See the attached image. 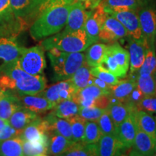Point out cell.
Instances as JSON below:
<instances>
[{
    "mask_svg": "<svg viewBox=\"0 0 156 156\" xmlns=\"http://www.w3.org/2000/svg\"><path fill=\"white\" fill-rule=\"evenodd\" d=\"M73 3H57L43 11L30 27V34L36 41H40L60 32L65 27L68 14Z\"/></svg>",
    "mask_w": 156,
    "mask_h": 156,
    "instance_id": "cell-1",
    "label": "cell"
},
{
    "mask_svg": "<svg viewBox=\"0 0 156 156\" xmlns=\"http://www.w3.org/2000/svg\"><path fill=\"white\" fill-rule=\"evenodd\" d=\"M93 44L94 43L87 36L85 28H83L74 32H58L44 39L41 46L46 51L56 48L66 52H82Z\"/></svg>",
    "mask_w": 156,
    "mask_h": 156,
    "instance_id": "cell-2",
    "label": "cell"
},
{
    "mask_svg": "<svg viewBox=\"0 0 156 156\" xmlns=\"http://www.w3.org/2000/svg\"><path fill=\"white\" fill-rule=\"evenodd\" d=\"M47 54L54 70V82L70 79L85 62V56L83 51L66 52L52 48L48 51Z\"/></svg>",
    "mask_w": 156,
    "mask_h": 156,
    "instance_id": "cell-3",
    "label": "cell"
},
{
    "mask_svg": "<svg viewBox=\"0 0 156 156\" xmlns=\"http://www.w3.org/2000/svg\"><path fill=\"white\" fill-rule=\"evenodd\" d=\"M2 72L13 80L17 95H36L46 88V80L44 76L27 73L20 67L18 59L6 66Z\"/></svg>",
    "mask_w": 156,
    "mask_h": 156,
    "instance_id": "cell-4",
    "label": "cell"
},
{
    "mask_svg": "<svg viewBox=\"0 0 156 156\" xmlns=\"http://www.w3.org/2000/svg\"><path fill=\"white\" fill-rule=\"evenodd\" d=\"M74 3V0H10L13 12L24 29L31 25L43 11L57 3Z\"/></svg>",
    "mask_w": 156,
    "mask_h": 156,
    "instance_id": "cell-5",
    "label": "cell"
},
{
    "mask_svg": "<svg viewBox=\"0 0 156 156\" xmlns=\"http://www.w3.org/2000/svg\"><path fill=\"white\" fill-rule=\"evenodd\" d=\"M129 54L118 43L108 45L105 57L101 66L118 77H125L129 67Z\"/></svg>",
    "mask_w": 156,
    "mask_h": 156,
    "instance_id": "cell-6",
    "label": "cell"
},
{
    "mask_svg": "<svg viewBox=\"0 0 156 156\" xmlns=\"http://www.w3.org/2000/svg\"><path fill=\"white\" fill-rule=\"evenodd\" d=\"M19 65L30 75H43L46 67L44 49L41 46L23 48L18 58Z\"/></svg>",
    "mask_w": 156,
    "mask_h": 156,
    "instance_id": "cell-7",
    "label": "cell"
},
{
    "mask_svg": "<svg viewBox=\"0 0 156 156\" xmlns=\"http://www.w3.org/2000/svg\"><path fill=\"white\" fill-rule=\"evenodd\" d=\"M138 17L144 38L149 46H155L156 36V7L151 1H143L138 7Z\"/></svg>",
    "mask_w": 156,
    "mask_h": 156,
    "instance_id": "cell-8",
    "label": "cell"
},
{
    "mask_svg": "<svg viewBox=\"0 0 156 156\" xmlns=\"http://www.w3.org/2000/svg\"><path fill=\"white\" fill-rule=\"evenodd\" d=\"M24 30L13 12L10 0H0V38L17 37Z\"/></svg>",
    "mask_w": 156,
    "mask_h": 156,
    "instance_id": "cell-9",
    "label": "cell"
},
{
    "mask_svg": "<svg viewBox=\"0 0 156 156\" xmlns=\"http://www.w3.org/2000/svg\"><path fill=\"white\" fill-rule=\"evenodd\" d=\"M77 91L71 80L68 79L57 82L54 85L44 89L42 92L39 93V94L56 105L63 101L73 99Z\"/></svg>",
    "mask_w": 156,
    "mask_h": 156,
    "instance_id": "cell-10",
    "label": "cell"
},
{
    "mask_svg": "<svg viewBox=\"0 0 156 156\" xmlns=\"http://www.w3.org/2000/svg\"><path fill=\"white\" fill-rule=\"evenodd\" d=\"M118 20L125 28L128 36L136 41H144L139 17L136 11H123L109 14Z\"/></svg>",
    "mask_w": 156,
    "mask_h": 156,
    "instance_id": "cell-11",
    "label": "cell"
},
{
    "mask_svg": "<svg viewBox=\"0 0 156 156\" xmlns=\"http://www.w3.org/2000/svg\"><path fill=\"white\" fill-rule=\"evenodd\" d=\"M128 36L125 28L114 17L108 15L101 25L99 40L104 43H114Z\"/></svg>",
    "mask_w": 156,
    "mask_h": 156,
    "instance_id": "cell-12",
    "label": "cell"
},
{
    "mask_svg": "<svg viewBox=\"0 0 156 156\" xmlns=\"http://www.w3.org/2000/svg\"><path fill=\"white\" fill-rule=\"evenodd\" d=\"M48 133L49 127L47 121L38 116L23 130L20 136L25 141L48 143Z\"/></svg>",
    "mask_w": 156,
    "mask_h": 156,
    "instance_id": "cell-13",
    "label": "cell"
},
{
    "mask_svg": "<svg viewBox=\"0 0 156 156\" xmlns=\"http://www.w3.org/2000/svg\"><path fill=\"white\" fill-rule=\"evenodd\" d=\"M23 48L17 41L16 37L0 38V72L9 64L18 59Z\"/></svg>",
    "mask_w": 156,
    "mask_h": 156,
    "instance_id": "cell-14",
    "label": "cell"
},
{
    "mask_svg": "<svg viewBox=\"0 0 156 156\" xmlns=\"http://www.w3.org/2000/svg\"><path fill=\"white\" fill-rule=\"evenodd\" d=\"M92 9H87L83 3L75 2L71 5L63 32H74L84 28Z\"/></svg>",
    "mask_w": 156,
    "mask_h": 156,
    "instance_id": "cell-15",
    "label": "cell"
},
{
    "mask_svg": "<svg viewBox=\"0 0 156 156\" xmlns=\"http://www.w3.org/2000/svg\"><path fill=\"white\" fill-rule=\"evenodd\" d=\"M108 15V14L104 10L101 4L91 10L84 28L87 36L93 43H96L99 41L101 27Z\"/></svg>",
    "mask_w": 156,
    "mask_h": 156,
    "instance_id": "cell-16",
    "label": "cell"
},
{
    "mask_svg": "<svg viewBox=\"0 0 156 156\" xmlns=\"http://www.w3.org/2000/svg\"><path fill=\"white\" fill-rule=\"evenodd\" d=\"M109 94L110 91L101 89L95 85H90L79 90L73 97V100L81 107L96 106L99 98Z\"/></svg>",
    "mask_w": 156,
    "mask_h": 156,
    "instance_id": "cell-17",
    "label": "cell"
},
{
    "mask_svg": "<svg viewBox=\"0 0 156 156\" xmlns=\"http://www.w3.org/2000/svg\"><path fill=\"white\" fill-rule=\"evenodd\" d=\"M149 45L146 39L144 41H136L131 38L129 46V54L130 73L133 74L142 67L147 54Z\"/></svg>",
    "mask_w": 156,
    "mask_h": 156,
    "instance_id": "cell-18",
    "label": "cell"
},
{
    "mask_svg": "<svg viewBox=\"0 0 156 156\" xmlns=\"http://www.w3.org/2000/svg\"><path fill=\"white\" fill-rule=\"evenodd\" d=\"M138 110V109H137ZM134 112H132L124 122L116 127V134L119 140L126 148H131L134 144L136 132V124Z\"/></svg>",
    "mask_w": 156,
    "mask_h": 156,
    "instance_id": "cell-19",
    "label": "cell"
},
{
    "mask_svg": "<svg viewBox=\"0 0 156 156\" xmlns=\"http://www.w3.org/2000/svg\"><path fill=\"white\" fill-rule=\"evenodd\" d=\"M155 142L148 134L136 126V132L132 151L129 155H153L155 152Z\"/></svg>",
    "mask_w": 156,
    "mask_h": 156,
    "instance_id": "cell-20",
    "label": "cell"
},
{
    "mask_svg": "<svg viewBox=\"0 0 156 156\" xmlns=\"http://www.w3.org/2000/svg\"><path fill=\"white\" fill-rule=\"evenodd\" d=\"M20 99L23 106L36 114H42L51 110L56 104L39 93L36 95H17Z\"/></svg>",
    "mask_w": 156,
    "mask_h": 156,
    "instance_id": "cell-21",
    "label": "cell"
},
{
    "mask_svg": "<svg viewBox=\"0 0 156 156\" xmlns=\"http://www.w3.org/2000/svg\"><path fill=\"white\" fill-rule=\"evenodd\" d=\"M98 155L113 156L120 155L122 150L126 149L116 135L103 134L97 142Z\"/></svg>",
    "mask_w": 156,
    "mask_h": 156,
    "instance_id": "cell-22",
    "label": "cell"
},
{
    "mask_svg": "<svg viewBox=\"0 0 156 156\" xmlns=\"http://www.w3.org/2000/svg\"><path fill=\"white\" fill-rule=\"evenodd\" d=\"M108 109L113 122L117 127L132 112L137 110V108L129 103L120 102L113 98H110V103Z\"/></svg>",
    "mask_w": 156,
    "mask_h": 156,
    "instance_id": "cell-23",
    "label": "cell"
},
{
    "mask_svg": "<svg viewBox=\"0 0 156 156\" xmlns=\"http://www.w3.org/2000/svg\"><path fill=\"white\" fill-rule=\"evenodd\" d=\"M44 119L47 121L48 124L49 133L54 132V133L59 134L67 139L73 141L72 127L69 120L59 118L52 113H50L47 116H45Z\"/></svg>",
    "mask_w": 156,
    "mask_h": 156,
    "instance_id": "cell-24",
    "label": "cell"
},
{
    "mask_svg": "<svg viewBox=\"0 0 156 156\" xmlns=\"http://www.w3.org/2000/svg\"><path fill=\"white\" fill-rule=\"evenodd\" d=\"M23 104L17 95L6 93L0 100V118L8 120L16 111L22 108Z\"/></svg>",
    "mask_w": 156,
    "mask_h": 156,
    "instance_id": "cell-25",
    "label": "cell"
},
{
    "mask_svg": "<svg viewBox=\"0 0 156 156\" xmlns=\"http://www.w3.org/2000/svg\"><path fill=\"white\" fill-rule=\"evenodd\" d=\"M108 14L123 11H136L139 0H103L100 3Z\"/></svg>",
    "mask_w": 156,
    "mask_h": 156,
    "instance_id": "cell-26",
    "label": "cell"
},
{
    "mask_svg": "<svg viewBox=\"0 0 156 156\" xmlns=\"http://www.w3.org/2000/svg\"><path fill=\"white\" fill-rule=\"evenodd\" d=\"M136 126L148 134L156 143V121L147 112L136 110L134 112Z\"/></svg>",
    "mask_w": 156,
    "mask_h": 156,
    "instance_id": "cell-27",
    "label": "cell"
},
{
    "mask_svg": "<svg viewBox=\"0 0 156 156\" xmlns=\"http://www.w3.org/2000/svg\"><path fill=\"white\" fill-rule=\"evenodd\" d=\"M73 143L61 134L51 132L48 134V155H62Z\"/></svg>",
    "mask_w": 156,
    "mask_h": 156,
    "instance_id": "cell-28",
    "label": "cell"
},
{
    "mask_svg": "<svg viewBox=\"0 0 156 156\" xmlns=\"http://www.w3.org/2000/svg\"><path fill=\"white\" fill-rule=\"evenodd\" d=\"M38 117V114L25 107H22L12 115L9 119V123L14 128L23 131L31 122Z\"/></svg>",
    "mask_w": 156,
    "mask_h": 156,
    "instance_id": "cell-29",
    "label": "cell"
},
{
    "mask_svg": "<svg viewBox=\"0 0 156 156\" xmlns=\"http://www.w3.org/2000/svg\"><path fill=\"white\" fill-rule=\"evenodd\" d=\"M135 79H129L119 81L115 85H113L110 90V96L120 102H126L129 96L136 86Z\"/></svg>",
    "mask_w": 156,
    "mask_h": 156,
    "instance_id": "cell-30",
    "label": "cell"
},
{
    "mask_svg": "<svg viewBox=\"0 0 156 156\" xmlns=\"http://www.w3.org/2000/svg\"><path fill=\"white\" fill-rule=\"evenodd\" d=\"M108 45L94 43L86 49L85 54V62L91 67H98L102 64L103 58L106 55Z\"/></svg>",
    "mask_w": 156,
    "mask_h": 156,
    "instance_id": "cell-31",
    "label": "cell"
},
{
    "mask_svg": "<svg viewBox=\"0 0 156 156\" xmlns=\"http://www.w3.org/2000/svg\"><path fill=\"white\" fill-rule=\"evenodd\" d=\"M79 109V105L73 99H70L57 103L54 108H52V112L51 113L59 118L68 120L78 115Z\"/></svg>",
    "mask_w": 156,
    "mask_h": 156,
    "instance_id": "cell-32",
    "label": "cell"
},
{
    "mask_svg": "<svg viewBox=\"0 0 156 156\" xmlns=\"http://www.w3.org/2000/svg\"><path fill=\"white\" fill-rule=\"evenodd\" d=\"M23 140L20 136L0 142V156H23Z\"/></svg>",
    "mask_w": 156,
    "mask_h": 156,
    "instance_id": "cell-33",
    "label": "cell"
},
{
    "mask_svg": "<svg viewBox=\"0 0 156 156\" xmlns=\"http://www.w3.org/2000/svg\"><path fill=\"white\" fill-rule=\"evenodd\" d=\"M90 69V66L85 62L70 78L74 86L77 88V90L91 85L93 75L91 74Z\"/></svg>",
    "mask_w": 156,
    "mask_h": 156,
    "instance_id": "cell-34",
    "label": "cell"
},
{
    "mask_svg": "<svg viewBox=\"0 0 156 156\" xmlns=\"http://www.w3.org/2000/svg\"><path fill=\"white\" fill-rule=\"evenodd\" d=\"M62 155L66 156H94L98 155L97 144H85L74 142Z\"/></svg>",
    "mask_w": 156,
    "mask_h": 156,
    "instance_id": "cell-35",
    "label": "cell"
},
{
    "mask_svg": "<svg viewBox=\"0 0 156 156\" xmlns=\"http://www.w3.org/2000/svg\"><path fill=\"white\" fill-rule=\"evenodd\" d=\"M156 70L155 46H149L142 67L138 70V76L153 75Z\"/></svg>",
    "mask_w": 156,
    "mask_h": 156,
    "instance_id": "cell-36",
    "label": "cell"
},
{
    "mask_svg": "<svg viewBox=\"0 0 156 156\" xmlns=\"http://www.w3.org/2000/svg\"><path fill=\"white\" fill-rule=\"evenodd\" d=\"M23 153L27 156L48 155V143L23 140Z\"/></svg>",
    "mask_w": 156,
    "mask_h": 156,
    "instance_id": "cell-37",
    "label": "cell"
},
{
    "mask_svg": "<svg viewBox=\"0 0 156 156\" xmlns=\"http://www.w3.org/2000/svg\"><path fill=\"white\" fill-rule=\"evenodd\" d=\"M102 135L103 134L101 131V129L96 122L87 121L82 142L85 144L97 143L100 140Z\"/></svg>",
    "mask_w": 156,
    "mask_h": 156,
    "instance_id": "cell-38",
    "label": "cell"
},
{
    "mask_svg": "<svg viewBox=\"0 0 156 156\" xmlns=\"http://www.w3.org/2000/svg\"><path fill=\"white\" fill-rule=\"evenodd\" d=\"M68 120L71 124L73 141L74 142H83L87 120L82 118L79 115H77Z\"/></svg>",
    "mask_w": 156,
    "mask_h": 156,
    "instance_id": "cell-39",
    "label": "cell"
},
{
    "mask_svg": "<svg viewBox=\"0 0 156 156\" xmlns=\"http://www.w3.org/2000/svg\"><path fill=\"white\" fill-rule=\"evenodd\" d=\"M136 84L145 96L156 95V83L153 75L138 76Z\"/></svg>",
    "mask_w": 156,
    "mask_h": 156,
    "instance_id": "cell-40",
    "label": "cell"
},
{
    "mask_svg": "<svg viewBox=\"0 0 156 156\" xmlns=\"http://www.w3.org/2000/svg\"><path fill=\"white\" fill-rule=\"evenodd\" d=\"M97 123L103 134H112V135L117 136L116 127L113 122L108 108L101 115L100 119L98 120Z\"/></svg>",
    "mask_w": 156,
    "mask_h": 156,
    "instance_id": "cell-41",
    "label": "cell"
},
{
    "mask_svg": "<svg viewBox=\"0 0 156 156\" xmlns=\"http://www.w3.org/2000/svg\"><path fill=\"white\" fill-rule=\"evenodd\" d=\"M91 74L99 79L102 80L105 83L108 84V85H115L119 82V77L109 72L108 69L102 66H98V67H91L90 69Z\"/></svg>",
    "mask_w": 156,
    "mask_h": 156,
    "instance_id": "cell-42",
    "label": "cell"
},
{
    "mask_svg": "<svg viewBox=\"0 0 156 156\" xmlns=\"http://www.w3.org/2000/svg\"><path fill=\"white\" fill-rule=\"evenodd\" d=\"M106 108H99L97 106L81 107L80 106L78 115L82 118L90 122H98Z\"/></svg>",
    "mask_w": 156,
    "mask_h": 156,
    "instance_id": "cell-43",
    "label": "cell"
},
{
    "mask_svg": "<svg viewBox=\"0 0 156 156\" xmlns=\"http://www.w3.org/2000/svg\"><path fill=\"white\" fill-rule=\"evenodd\" d=\"M137 109L156 114V95L144 97L138 103Z\"/></svg>",
    "mask_w": 156,
    "mask_h": 156,
    "instance_id": "cell-44",
    "label": "cell"
},
{
    "mask_svg": "<svg viewBox=\"0 0 156 156\" xmlns=\"http://www.w3.org/2000/svg\"><path fill=\"white\" fill-rule=\"evenodd\" d=\"M21 133H22V131L12 126L9 123L2 130L0 131V142L20 136Z\"/></svg>",
    "mask_w": 156,
    "mask_h": 156,
    "instance_id": "cell-45",
    "label": "cell"
},
{
    "mask_svg": "<svg viewBox=\"0 0 156 156\" xmlns=\"http://www.w3.org/2000/svg\"><path fill=\"white\" fill-rule=\"evenodd\" d=\"M102 0H74V2H80L83 3L87 9H93L101 2Z\"/></svg>",
    "mask_w": 156,
    "mask_h": 156,
    "instance_id": "cell-46",
    "label": "cell"
},
{
    "mask_svg": "<svg viewBox=\"0 0 156 156\" xmlns=\"http://www.w3.org/2000/svg\"><path fill=\"white\" fill-rule=\"evenodd\" d=\"M91 85H96V86L99 87L101 89L105 90H108V91H110L111 87H112V85H108V84L105 83L104 81H103L102 80L99 79V78H98L96 77H94V76H93L92 78Z\"/></svg>",
    "mask_w": 156,
    "mask_h": 156,
    "instance_id": "cell-47",
    "label": "cell"
},
{
    "mask_svg": "<svg viewBox=\"0 0 156 156\" xmlns=\"http://www.w3.org/2000/svg\"><path fill=\"white\" fill-rule=\"evenodd\" d=\"M8 124H9L8 120H5V119H3L0 118V131L2 130Z\"/></svg>",
    "mask_w": 156,
    "mask_h": 156,
    "instance_id": "cell-48",
    "label": "cell"
},
{
    "mask_svg": "<svg viewBox=\"0 0 156 156\" xmlns=\"http://www.w3.org/2000/svg\"><path fill=\"white\" fill-rule=\"evenodd\" d=\"M5 95H6V93L4 92L2 90L0 89V100H1L3 97H5Z\"/></svg>",
    "mask_w": 156,
    "mask_h": 156,
    "instance_id": "cell-49",
    "label": "cell"
},
{
    "mask_svg": "<svg viewBox=\"0 0 156 156\" xmlns=\"http://www.w3.org/2000/svg\"><path fill=\"white\" fill-rule=\"evenodd\" d=\"M153 77H154V80H155V83H156V70H155V72H154V73H153Z\"/></svg>",
    "mask_w": 156,
    "mask_h": 156,
    "instance_id": "cell-50",
    "label": "cell"
},
{
    "mask_svg": "<svg viewBox=\"0 0 156 156\" xmlns=\"http://www.w3.org/2000/svg\"><path fill=\"white\" fill-rule=\"evenodd\" d=\"M155 153H156V143H155Z\"/></svg>",
    "mask_w": 156,
    "mask_h": 156,
    "instance_id": "cell-51",
    "label": "cell"
},
{
    "mask_svg": "<svg viewBox=\"0 0 156 156\" xmlns=\"http://www.w3.org/2000/svg\"><path fill=\"white\" fill-rule=\"evenodd\" d=\"M155 121H156V120H155Z\"/></svg>",
    "mask_w": 156,
    "mask_h": 156,
    "instance_id": "cell-52",
    "label": "cell"
}]
</instances>
